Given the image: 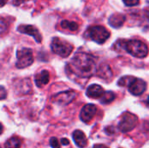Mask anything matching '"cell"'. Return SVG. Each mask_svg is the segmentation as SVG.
<instances>
[{"mask_svg":"<svg viewBox=\"0 0 149 148\" xmlns=\"http://www.w3.org/2000/svg\"><path fill=\"white\" fill-rule=\"evenodd\" d=\"M68 66L80 78H90L97 71L95 58L86 52H79L74 55Z\"/></svg>","mask_w":149,"mask_h":148,"instance_id":"cell-1","label":"cell"},{"mask_svg":"<svg viewBox=\"0 0 149 148\" xmlns=\"http://www.w3.org/2000/svg\"><path fill=\"white\" fill-rule=\"evenodd\" d=\"M125 50L135 58H145L148 54V47L145 43L138 39L126 41L124 44Z\"/></svg>","mask_w":149,"mask_h":148,"instance_id":"cell-2","label":"cell"},{"mask_svg":"<svg viewBox=\"0 0 149 148\" xmlns=\"http://www.w3.org/2000/svg\"><path fill=\"white\" fill-rule=\"evenodd\" d=\"M86 35L98 44L105 43L110 37L109 31L101 25H93L87 29Z\"/></svg>","mask_w":149,"mask_h":148,"instance_id":"cell-3","label":"cell"},{"mask_svg":"<svg viewBox=\"0 0 149 148\" xmlns=\"http://www.w3.org/2000/svg\"><path fill=\"white\" fill-rule=\"evenodd\" d=\"M52 51L57 55L62 58H67L72 51L73 46L65 40H62L59 38H54L51 44Z\"/></svg>","mask_w":149,"mask_h":148,"instance_id":"cell-4","label":"cell"},{"mask_svg":"<svg viewBox=\"0 0 149 148\" xmlns=\"http://www.w3.org/2000/svg\"><path fill=\"white\" fill-rule=\"evenodd\" d=\"M33 63L32 51L29 48H21L17 51V62L16 66L19 69H23L30 66Z\"/></svg>","mask_w":149,"mask_h":148,"instance_id":"cell-5","label":"cell"},{"mask_svg":"<svg viewBox=\"0 0 149 148\" xmlns=\"http://www.w3.org/2000/svg\"><path fill=\"white\" fill-rule=\"evenodd\" d=\"M137 122L138 118L134 114L131 113H125L122 115L121 120L119 124V129L122 133H128L135 127Z\"/></svg>","mask_w":149,"mask_h":148,"instance_id":"cell-6","label":"cell"},{"mask_svg":"<svg viewBox=\"0 0 149 148\" xmlns=\"http://www.w3.org/2000/svg\"><path fill=\"white\" fill-rule=\"evenodd\" d=\"M77 93L74 91H66V92H62L52 98V101L58 105L61 106H66L73 101V99L76 98Z\"/></svg>","mask_w":149,"mask_h":148,"instance_id":"cell-7","label":"cell"},{"mask_svg":"<svg viewBox=\"0 0 149 148\" xmlns=\"http://www.w3.org/2000/svg\"><path fill=\"white\" fill-rule=\"evenodd\" d=\"M17 31L19 32H21V33H24V34H27V35L31 36L35 39V41L37 43H41V41H42V36H41V34L39 33L38 30L35 26H33V25H30V24L29 25H26V24H24V25H19L17 27Z\"/></svg>","mask_w":149,"mask_h":148,"instance_id":"cell-8","label":"cell"},{"mask_svg":"<svg viewBox=\"0 0 149 148\" xmlns=\"http://www.w3.org/2000/svg\"><path fill=\"white\" fill-rule=\"evenodd\" d=\"M96 112H97V108L94 105L87 104L81 109L80 115H79L80 120L85 123H88L95 116Z\"/></svg>","mask_w":149,"mask_h":148,"instance_id":"cell-9","label":"cell"},{"mask_svg":"<svg viewBox=\"0 0 149 148\" xmlns=\"http://www.w3.org/2000/svg\"><path fill=\"white\" fill-rule=\"evenodd\" d=\"M147 88V84L144 80L140 79H134V80L131 83V85L128 86L129 92L134 95V96H139L141 95Z\"/></svg>","mask_w":149,"mask_h":148,"instance_id":"cell-10","label":"cell"},{"mask_svg":"<svg viewBox=\"0 0 149 148\" xmlns=\"http://www.w3.org/2000/svg\"><path fill=\"white\" fill-rule=\"evenodd\" d=\"M105 93V91L104 89L99 85H90L87 90H86V95L89 97V98H92V99H99V98H101Z\"/></svg>","mask_w":149,"mask_h":148,"instance_id":"cell-11","label":"cell"},{"mask_svg":"<svg viewBox=\"0 0 149 148\" xmlns=\"http://www.w3.org/2000/svg\"><path fill=\"white\" fill-rule=\"evenodd\" d=\"M72 138H73V140L78 147L84 148L87 146V139L82 131H80V130L74 131L72 133Z\"/></svg>","mask_w":149,"mask_h":148,"instance_id":"cell-12","label":"cell"},{"mask_svg":"<svg viewBox=\"0 0 149 148\" xmlns=\"http://www.w3.org/2000/svg\"><path fill=\"white\" fill-rule=\"evenodd\" d=\"M15 87H16L17 92H19L21 94H26L30 92L31 89V84L30 79H24L19 80L18 83L15 84Z\"/></svg>","mask_w":149,"mask_h":148,"instance_id":"cell-13","label":"cell"},{"mask_svg":"<svg viewBox=\"0 0 149 148\" xmlns=\"http://www.w3.org/2000/svg\"><path fill=\"white\" fill-rule=\"evenodd\" d=\"M50 74L46 70H43L35 76V83L38 87H42L49 83Z\"/></svg>","mask_w":149,"mask_h":148,"instance_id":"cell-14","label":"cell"},{"mask_svg":"<svg viewBox=\"0 0 149 148\" xmlns=\"http://www.w3.org/2000/svg\"><path fill=\"white\" fill-rule=\"evenodd\" d=\"M126 21V17L123 14L120 13H115L112 15L108 20L109 24L113 26V28H120L123 25V24Z\"/></svg>","mask_w":149,"mask_h":148,"instance_id":"cell-15","label":"cell"},{"mask_svg":"<svg viewBox=\"0 0 149 148\" xmlns=\"http://www.w3.org/2000/svg\"><path fill=\"white\" fill-rule=\"evenodd\" d=\"M97 75L100 79L108 81L110 79H112L113 72H112V70L108 65H102L100 66L99 69H97Z\"/></svg>","mask_w":149,"mask_h":148,"instance_id":"cell-16","label":"cell"},{"mask_svg":"<svg viewBox=\"0 0 149 148\" xmlns=\"http://www.w3.org/2000/svg\"><path fill=\"white\" fill-rule=\"evenodd\" d=\"M21 147V140L18 137H11L9 139L5 144L4 148H20Z\"/></svg>","mask_w":149,"mask_h":148,"instance_id":"cell-17","label":"cell"},{"mask_svg":"<svg viewBox=\"0 0 149 148\" xmlns=\"http://www.w3.org/2000/svg\"><path fill=\"white\" fill-rule=\"evenodd\" d=\"M115 97H116V95H115V93L113 92H111V91L105 92L104 95L100 99V102L102 104H105V105L110 104L111 102H113L114 100Z\"/></svg>","mask_w":149,"mask_h":148,"instance_id":"cell-18","label":"cell"},{"mask_svg":"<svg viewBox=\"0 0 149 148\" xmlns=\"http://www.w3.org/2000/svg\"><path fill=\"white\" fill-rule=\"evenodd\" d=\"M61 27L64 29H68L72 31H75L79 29V24L76 22L73 21H68V20H63L61 22Z\"/></svg>","mask_w":149,"mask_h":148,"instance_id":"cell-19","label":"cell"},{"mask_svg":"<svg viewBox=\"0 0 149 148\" xmlns=\"http://www.w3.org/2000/svg\"><path fill=\"white\" fill-rule=\"evenodd\" d=\"M134 79L135 78L132 76H124L118 81V85L122 87H128L131 85V83L134 80Z\"/></svg>","mask_w":149,"mask_h":148,"instance_id":"cell-20","label":"cell"},{"mask_svg":"<svg viewBox=\"0 0 149 148\" xmlns=\"http://www.w3.org/2000/svg\"><path fill=\"white\" fill-rule=\"evenodd\" d=\"M50 146L52 148H60L59 141H58V139L55 138V137H52V138L50 139Z\"/></svg>","mask_w":149,"mask_h":148,"instance_id":"cell-21","label":"cell"},{"mask_svg":"<svg viewBox=\"0 0 149 148\" xmlns=\"http://www.w3.org/2000/svg\"><path fill=\"white\" fill-rule=\"evenodd\" d=\"M123 3L127 6H136L139 4L140 0H123Z\"/></svg>","mask_w":149,"mask_h":148,"instance_id":"cell-22","label":"cell"},{"mask_svg":"<svg viewBox=\"0 0 149 148\" xmlns=\"http://www.w3.org/2000/svg\"><path fill=\"white\" fill-rule=\"evenodd\" d=\"M27 1H29V0H12V3L15 6H19V5L23 4L24 3H25Z\"/></svg>","mask_w":149,"mask_h":148,"instance_id":"cell-23","label":"cell"},{"mask_svg":"<svg viewBox=\"0 0 149 148\" xmlns=\"http://www.w3.org/2000/svg\"><path fill=\"white\" fill-rule=\"evenodd\" d=\"M5 97H6V92L4 90V87L1 86V95H0V98H1V99H4Z\"/></svg>","mask_w":149,"mask_h":148,"instance_id":"cell-24","label":"cell"},{"mask_svg":"<svg viewBox=\"0 0 149 148\" xmlns=\"http://www.w3.org/2000/svg\"><path fill=\"white\" fill-rule=\"evenodd\" d=\"M61 143L64 145V146H67V145H69V140H67V139H62L61 140Z\"/></svg>","mask_w":149,"mask_h":148,"instance_id":"cell-25","label":"cell"},{"mask_svg":"<svg viewBox=\"0 0 149 148\" xmlns=\"http://www.w3.org/2000/svg\"><path fill=\"white\" fill-rule=\"evenodd\" d=\"M93 148H109V147H107V146L102 145V144H98V145H94Z\"/></svg>","mask_w":149,"mask_h":148,"instance_id":"cell-26","label":"cell"},{"mask_svg":"<svg viewBox=\"0 0 149 148\" xmlns=\"http://www.w3.org/2000/svg\"><path fill=\"white\" fill-rule=\"evenodd\" d=\"M145 13H146V16H147V17L148 18V20H149V8L146 10V12H145Z\"/></svg>","mask_w":149,"mask_h":148,"instance_id":"cell-27","label":"cell"},{"mask_svg":"<svg viewBox=\"0 0 149 148\" xmlns=\"http://www.w3.org/2000/svg\"><path fill=\"white\" fill-rule=\"evenodd\" d=\"M6 2H7V0H1V6H3Z\"/></svg>","mask_w":149,"mask_h":148,"instance_id":"cell-28","label":"cell"},{"mask_svg":"<svg viewBox=\"0 0 149 148\" xmlns=\"http://www.w3.org/2000/svg\"><path fill=\"white\" fill-rule=\"evenodd\" d=\"M147 106L149 107V97L148 98V100H147Z\"/></svg>","mask_w":149,"mask_h":148,"instance_id":"cell-29","label":"cell"}]
</instances>
